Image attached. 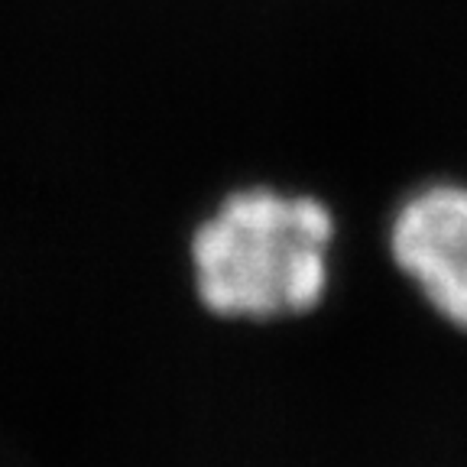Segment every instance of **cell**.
<instances>
[{
    "label": "cell",
    "mask_w": 467,
    "mask_h": 467,
    "mask_svg": "<svg viewBox=\"0 0 467 467\" xmlns=\"http://www.w3.org/2000/svg\"><path fill=\"white\" fill-rule=\"evenodd\" d=\"M331 237V212L315 198L234 192L192 241L198 296L227 318L308 312L328 289Z\"/></svg>",
    "instance_id": "6da1fadb"
},
{
    "label": "cell",
    "mask_w": 467,
    "mask_h": 467,
    "mask_svg": "<svg viewBox=\"0 0 467 467\" xmlns=\"http://www.w3.org/2000/svg\"><path fill=\"white\" fill-rule=\"evenodd\" d=\"M389 247L429 306L467 331V185L435 182L412 192L393 218Z\"/></svg>",
    "instance_id": "7a4b0ae2"
}]
</instances>
